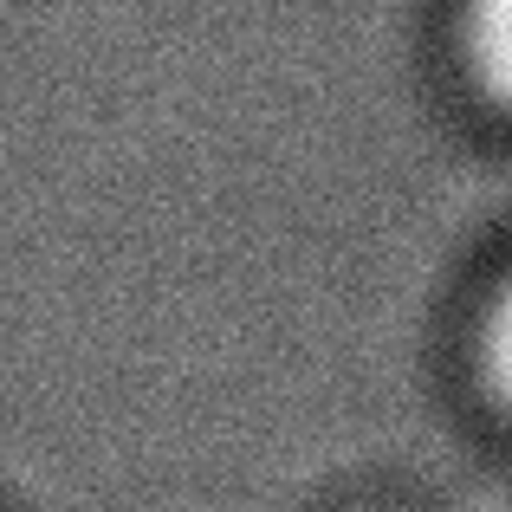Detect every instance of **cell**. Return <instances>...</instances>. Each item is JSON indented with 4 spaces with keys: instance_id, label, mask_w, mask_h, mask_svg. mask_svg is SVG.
<instances>
[{
    "instance_id": "obj_1",
    "label": "cell",
    "mask_w": 512,
    "mask_h": 512,
    "mask_svg": "<svg viewBox=\"0 0 512 512\" xmlns=\"http://www.w3.org/2000/svg\"><path fill=\"white\" fill-rule=\"evenodd\" d=\"M467 52L480 65V85L512 104V0H474L467 7Z\"/></svg>"
},
{
    "instance_id": "obj_2",
    "label": "cell",
    "mask_w": 512,
    "mask_h": 512,
    "mask_svg": "<svg viewBox=\"0 0 512 512\" xmlns=\"http://www.w3.org/2000/svg\"><path fill=\"white\" fill-rule=\"evenodd\" d=\"M487 376L512 402V279H506L500 299H493V312H487Z\"/></svg>"
}]
</instances>
